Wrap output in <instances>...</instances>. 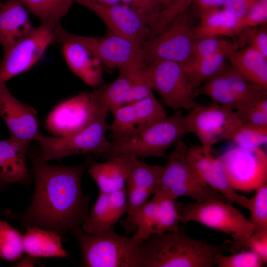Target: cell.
I'll return each instance as SVG.
<instances>
[{
    "mask_svg": "<svg viewBox=\"0 0 267 267\" xmlns=\"http://www.w3.org/2000/svg\"><path fill=\"white\" fill-rule=\"evenodd\" d=\"M98 2L106 5H115L121 3L120 0H100Z\"/></svg>",
    "mask_w": 267,
    "mask_h": 267,
    "instance_id": "51",
    "label": "cell"
},
{
    "mask_svg": "<svg viewBox=\"0 0 267 267\" xmlns=\"http://www.w3.org/2000/svg\"><path fill=\"white\" fill-rule=\"evenodd\" d=\"M237 48L236 44L227 39L216 37H204L196 40L189 60L220 53L229 55Z\"/></svg>",
    "mask_w": 267,
    "mask_h": 267,
    "instance_id": "36",
    "label": "cell"
},
{
    "mask_svg": "<svg viewBox=\"0 0 267 267\" xmlns=\"http://www.w3.org/2000/svg\"><path fill=\"white\" fill-rule=\"evenodd\" d=\"M187 134L185 115L182 110H176L173 115H167L134 134L109 141L106 149L100 156L106 159L161 158Z\"/></svg>",
    "mask_w": 267,
    "mask_h": 267,
    "instance_id": "3",
    "label": "cell"
},
{
    "mask_svg": "<svg viewBox=\"0 0 267 267\" xmlns=\"http://www.w3.org/2000/svg\"><path fill=\"white\" fill-rule=\"evenodd\" d=\"M143 64L119 70V74L115 80L91 92L102 108L112 113L126 104L135 74Z\"/></svg>",
    "mask_w": 267,
    "mask_h": 267,
    "instance_id": "26",
    "label": "cell"
},
{
    "mask_svg": "<svg viewBox=\"0 0 267 267\" xmlns=\"http://www.w3.org/2000/svg\"><path fill=\"white\" fill-rule=\"evenodd\" d=\"M225 0H193L192 3L198 16L207 12L219 9Z\"/></svg>",
    "mask_w": 267,
    "mask_h": 267,
    "instance_id": "49",
    "label": "cell"
},
{
    "mask_svg": "<svg viewBox=\"0 0 267 267\" xmlns=\"http://www.w3.org/2000/svg\"><path fill=\"white\" fill-rule=\"evenodd\" d=\"M80 248L82 265L85 267H137V246L133 236L114 229L100 235L85 232L81 226L70 231Z\"/></svg>",
    "mask_w": 267,
    "mask_h": 267,
    "instance_id": "5",
    "label": "cell"
},
{
    "mask_svg": "<svg viewBox=\"0 0 267 267\" xmlns=\"http://www.w3.org/2000/svg\"><path fill=\"white\" fill-rule=\"evenodd\" d=\"M131 8L141 16L151 30L162 10L160 0H134Z\"/></svg>",
    "mask_w": 267,
    "mask_h": 267,
    "instance_id": "43",
    "label": "cell"
},
{
    "mask_svg": "<svg viewBox=\"0 0 267 267\" xmlns=\"http://www.w3.org/2000/svg\"><path fill=\"white\" fill-rule=\"evenodd\" d=\"M248 250L256 253L264 264L267 263V228L256 230L246 242Z\"/></svg>",
    "mask_w": 267,
    "mask_h": 267,
    "instance_id": "46",
    "label": "cell"
},
{
    "mask_svg": "<svg viewBox=\"0 0 267 267\" xmlns=\"http://www.w3.org/2000/svg\"><path fill=\"white\" fill-rule=\"evenodd\" d=\"M126 189L128 209L126 218L121 221V225L125 232L128 234L135 231L136 215L152 194L145 189L134 186H126Z\"/></svg>",
    "mask_w": 267,
    "mask_h": 267,
    "instance_id": "35",
    "label": "cell"
},
{
    "mask_svg": "<svg viewBox=\"0 0 267 267\" xmlns=\"http://www.w3.org/2000/svg\"><path fill=\"white\" fill-rule=\"evenodd\" d=\"M198 92L235 111L267 96V89L248 82L230 67L202 85Z\"/></svg>",
    "mask_w": 267,
    "mask_h": 267,
    "instance_id": "13",
    "label": "cell"
},
{
    "mask_svg": "<svg viewBox=\"0 0 267 267\" xmlns=\"http://www.w3.org/2000/svg\"><path fill=\"white\" fill-rule=\"evenodd\" d=\"M61 45L63 57L73 73L89 86L95 87L101 84V63L86 47L72 41Z\"/></svg>",
    "mask_w": 267,
    "mask_h": 267,
    "instance_id": "22",
    "label": "cell"
},
{
    "mask_svg": "<svg viewBox=\"0 0 267 267\" xmlns=\"http://www.w3.org/2000/svg\"><path fill=\"white\" fill-rule=\"evenodd\" d=\"M102 163L92 162L87 171L96 183L99 192L110 194L126 188L130 170V158L115 157Z\"/></svg>",
    "mask_w": 267,
    "mask_h": 267,
    "instance_id": "23",
    "label": "cell"
},
{
    "mask_svg": "<svg viewBox=\"0 0 267 267\" xmlns=\"http://www.w3.org/2000/svg\"><path fill=\"white\" fill-rule=\"evenodd\" d=\"M42 23L56 26L68 12L74 0H20Z\"/></svg>",
    "mask_w": 267,
    "mask_h": 267,
    "instance_id": "30",
    "label": "cell"
},
{
    "mask_svg": "<svg viewBox=\"0 0 267 267\" xmlns=\"http://www.w3.org/2000/svg\"><path fill=\"white\" fill-rule=\"evenodd\" d=\"M154 193L158 197V214L153 234L178 229L180 221L176 204L177 199L160 191Z\"/></svg>",
    "mask_w": 267,
    "mask_h": 267,
    "instance_id": "32",
    "label": "cell"
},
{
    "mask_svg": "<svg viewBox=\"0 0 267 267\" xmlns=\"http://www.w3.org/2000/svg\"><path fill=\"white\" fill-rule=\"evenodd\" d=\"M29 144L12 137L0 140V181L28 185L32 177L26 164Z\"/></svg>",
    "mask_w": 267,
    "mask_h": 267,
    "instance_id": "21",
    "label": "cell"
},
{
    "mask_svg": "<svg viewBox=\"0 0 267 267\" xmlns=\"http://www.w3.org/2000/svg\"><path fill=\"white\" fill-rule=\"evenodd\" d=\"M264 265L261 258L250 250L237 252L229 256L222 254L215 261V265L219 267H261Z\"/></svg>",
    "mask_w": 267,
    "mask_h": 267,
    "instance_id": "40",
    "label": "cell"
},
{
    "mask_svg": "<svg viewBox=\"0 0 267 267\" xmlns=\"http://www.w3.org/2000/svg\"><path fill=\"white\" fill-rule=\"evenodd\" d=\"M249 45L267 57V30L266 25L251 33Z\"/></svg>",
    "mask_w": 267,
    "mask_h": 267,
    "instance_id": "48",
    "label": "cell"
},
{
    "mask_svg": "<svg viewBox=\"0 0 267 267\" xmlns=\"http://www.w3.org/2000/svg\"><path fill=\"white\" fill-rule=\"evenodd\" d=\"M23 235L5 221L0 219V258L14 262L24 253Z\"/></svg>",
    "mask_w": 267,
    "mask_h": 267,
    "instance_id": "33",
    "label": "cell"
},
{
    "mask_svg": "<svg viewBox=\"0 0 267 267\" xmlns=\"http://www.w3.org/2000/svg\"><path fill=\"white\" fill-rule=\"evenodd\" d=\"M148 64L152 71L153 90L166 105L176 111H189L199 105L196 101L198 93L182 64L157 61Z\"/></svg>",
    "mask_w": 267,
    "mask_h": 267,
    "instance_id": "12",
    "label": "cell"
},
{
    "mask_svg": "<svg viewBox=\"0 0 267 267\" xmlns=\"http://www.w3.org/2000/svg\"><path fill=\"white\" fill-rule=\"evenodd\" d=\"M35 28L20 0H5L0 4V44L4 52Z\"/></svg>",
    "mask_w": 267,
    "mask_h": 267,
    "instance_id": "20",
    "label": "cell"
},
{
    "mask_svg": "<svg viewBox=\"0 0 267 267\" xmlns=\"http://www.w3.org/2000/svg\"><path fill=\"white\" fill-rule=\"evenodd\" d=\"M231 140L241 147H261L267 142V128L243 125Z\"/></svg>",
    "mask_w": 267,
    "mask_h": 267,
    "instance_id": "39",
    "label": "cell"
},
{
    "mask_svg": "<svg viewBox=\"0 0 267 267\" xmlns=\"http://www.w3.org/2000/svg\"><path fill=\"white\" fill-rule=\"evenodd\" d=\"M180 222L200 223L230 234L232 241L228 251L232 253L248 250L246 242L256 230L255 226L231 202L218 200L177 204Z\"/></svg>",
    "mask_w": 267,
    "mask_h": 267,
    "instance_id": "4",
    "label": "cell"
},
{
    "mask_svg": "<svg viewBox=\"0 0 267 267\" xmlns=\"http://www.w3.org/2000/svg\"><path fill=\"white\" fill-rule=\"evenodd\" d=\"M153 90L151 67L143 63L135 74L126 104L145 98L152 94Z\"/></svg>",
    "mask_w": 267,
    "mask_h": 267,
    "instance_id": "37",
    "label": "cell"
},
{
    "mask_svg": "<svg viewBox=\"0 0 267 267\" xmlns=\"http://www.w3.org/2000/svg\"><path fill=\"white\" fill-rule=\"evenodd\" d=\"M194 26L186 11L142 46L143 62L170 61L183 64L190 58L196 41Z\"/></svg>",
    "mask_w": 267,
    "mask_h": 267,
    "instance_id": "9",
    "label": "cell"
},
{
    "mask_svg": "<svg viewBox=\"0 0 267 267\" xmlns=\"http://www.w3.org/2000/svg\"><path fill=\"white\" fill-rule=\"evenodd\" d=\"M187 148L182 139L174 145L163 167L156 191L164 192L176 199L181 196L188 197L197 202L209 200L230 202L197 178L186 159Z\"/></svg>",
    "mask_w": 267,
    "mask_h": 267,
    "instance_id": "7",
    "label": "cell"
},
{
    "mask_svg": "<svg viewBox=\"0 0 267 267\" xmlns=\"http://www.w3.org/2000/svg\"><path fill=\"white\" fill-rule=\"evenodd\" d=\"M97 15L110 31L143 46L152 36L151 30L132 8L121 3L106 5L94 0H74Z\"/></svg>",
    "mask_w": 267,
    "mask_h": 267,
    "instance_id": "16",
    "label": "cell"
},
{
    "mask_svg": "<svg viewBox=\"0 0 267 267\" xmlns=\"http://www.w3.org/2000/svg\"><path fill=\"white\" fill-rule=\"evenodd\" d=\"M231 243L227 240L216 245L196 240L180 227L152 234L137 244V267H212Z\"/></svg>",
    "mask_w": 267,
    "mask_h": 267,
    "instance_id": "2",
    "label": "cell"
},
{
    "mask_svg": "<svg viewBox=\"0 0 267 267\" xmlns=\"http://www.w3.org/2000/svg\"><path fill=\"white\" fill-rule=\"evenodd\" d=\"M26 229L22 236L23 249L26 254L38 259L68 258V254L62 244V235L37 226H28Z\"/></svg>",
    "mask_w": 267,
    "mask_h": 267,
    "instance_id": "24",
    "label": "cell"
},
{
    "mask_svg": "<svg viewBox=\"0 0 267 267\" xmlns=\"http://www.w3.org/2000/svg\"><path fill=\"white\" fill-rule=\"evenodd\" d=\"M35 188L28 207L19 213L4 211L22 226H37L63 235L81 226L89 211L90 196L82 189V179L93 162L88 158L74 166L49 164L38 154L31 156Z\"/></svg>",
    "mask_w": 267,
    "mask_h": 267,
    "instance_id": "1",
    "label": "cell"
},
{
    "mask_svg": "<svg viewBox=\"0 0 267 267\" xmlns=\"http://www.w3.org/2000/svg\"><path fill=\"white\" fill-rule=\"evenodd\" d=\"M108 113L96 102L91 92H83L61 103L49 114L46 125L56 136H65L83 129L98 115Z\"/></svg>",
    "mask_w": 267,
    "mask_h": 267,
    "instance_id": "15",
    "label": "cell"
},
{
    "mask_svg": "<svg viewBox=\"0 0 267 267\" xmlns=\"http://www.w3.org/2000/svg\"><path fill=\"white\" fill-rule=\"evenodd\" d=\"M108 124L112 139L134 134L167 116V112L153 93L142 99L125 104L112 113Z\"/></svg>",
    "mask_w": 267,
    "mask_h": 267,
    "instance_id": "17",
    "label": "cell"
},
{
    "mask_svg": "<svg viewBox=\"0 0 267 267\" xmlns=\"http://www.w3.org/2000/svg\"><path fill=\"white\" fill-rule=\"evenodd\" d=\"M267 2L258 0L249 9L241 20L244 29L266 25Z\"/></svg>",
    "mask_w": 267,
    "mask_h": 267,
    "instance_id": "44",
    "label": "cell"
},
{
    "mask_svg": "<svg viewBox=\"0 0 267 267\" xmlns=\"http://www.w3.org/2000/svg\"><path fill=\"white\" fill-rule=\"evenodd\" d=\"M199 17L200 21L194 28L196 39L208 37H233L244 30L241 20L222 9L207 12Z\"/></svg>",
    "mask_w": 267,
    "mask_h": 267,
    "instance_id": "27",
    "label": "cell"
},
{
    "mask_svg": "<svg viewBox=\"0 0 267 267\" xmlns=\"http://www.w3.org/2000/svg\"><path fill=\"white\" fill-rule=\"evenodd\" d=\"M187 160L197 178L203 183L218 191L230 202L247 210L249 199L239 194L229 182L219 157L205 151L201 145L188 147Z\"/></svg>",
    "mask_w": 267,
    "mask_h": 267,
    "instance_id": "18",
    "label": "cell"
},
{
    "mask_svg": "<svg viewBox=\"0 0 267 267\" xmlns=\"http://www.w3.org/2000/svg\"><path fill=\"white\" fill-rule=\"evenodd\" d=\"M121 0V4L130 7H132L134 4V0Z\"/></svg>",
    "mask_w": 267,
    "mask_h": 267,
    "instance_id": "53",
    "label": "cell"
},
{
    "mask_svg": "<svg viewBox=\"0 0 267 267\" xmlns=\"http://www.w3.org/2000/svg\"><path fill=\"white\" fill-rule=\"evenodd\" d=\"M175 0H160L162 7V10L168 7Z\"/></svg>",
    "mask_w": 267,
    "mask_h": 267,
    "instance_id": "52",
    "label": "cell"
},
{
    "mask_svg": "<svg viewBox=\"0 0 267 267\" xmlns=\"http://www.w3.org/2000/svg\"><path fill=\"white\" fill-rule=\"evenodd\" d=\"M263 2H267V0H260Z\"/></svg>",
    "mask_w": 267,
    "mask_h": 267,
    "instance_id": "55",
    "label": "cell"
},
{
    "mask_svg": "<svg viewBox=\"0 0 267 267\" xmlns=\"http://www.w3.org/2000/svg\"><path fill=\"white\" fill-rule=\"evenodd\" d=\"M229 54L220 53L191 59L182 64L189 79L197 91L199 88L225 67Z\"/></svg>",
    "mask_w": 267,
    "mask_h": 267,
    "instance_id": "28",
    "label": "cell"
},
{
    "mask_svg": "<svg viewBox=\"0 0 267 267\" xmlns=\"http://www.w3.org/2000/svg\"><path fill=\"white\" fill-rule=\"evenodd\" d=\"M188 111L185 115L188 133L196 136L207 152L219 141L231 139L243 125L234 110L216 102L199 104Z\"/></svg>",
    "mask_w": 267,
    "mask_h": 267,
    "instance_id": "10",
    "label": "cell"
},
{
    "mask_svg": "<svg viewBox=\"0 0 267 267\" xmlns=\"http://www.w3.org/2000/svg\"><path fill=\"white\" fill-rule=\"evenodd\" d=\"M56 26L42 23L4 52L0 61V84L27 71L41 59L47 47L53 44Z\"/></svg>",
    "mask_w": 267,
    "mask_h": 267,
    "instance_id": "14",
    "label": "cell"
},
{
    "mask_svg": "<svg viewBox=\"0 0 267 267\" xmlns=\"http://www.w3.org/2000/svg\"><path fill=\"white\" fill-rule=\"evenodd\" d=\"M109 197L111 222L114 225L127 211L128 202L126 188L109 194Z\"/></svg>",
    "mask_w": 267,
    "mask_h": 267,
    "instance_id": "45",
    "label": "cell"
},
{
    "mask_svg": "<svg viewBox=\"0 0 267 267\" xmlns=\"http://www.w3.org/2000/svg\"><path fill=\"white\" fill-rule=\"evenodd\" d=\"M107 114H100L86 127L71 134L48 136L39 134L35 139L40 147L38 155L45 161L79 154L100 156L109 142L106 137Z\"/></svg>",
    "mask_w": 267,
    "mask_h": 267,
    "instance_id": "8",
    "label": "cell"
},
{
    "mask_svg": "<svg viewBox=\"0 0 267 267\" xmlns=\"http://www.w3.org/2000/svg\"><path fill=\"white\" fill-rule=\"evenodd\" d=\"M250 217L249 221L257 230L267 228V183L255 190L254 196L249 199Z\"/></svg>",
    "mask_w": 267,
    "mask_h": 267,
    "instance_id": "38",
    "label": "cell"
},
{
    "mask_svg": "<svg viewBox=\"0 0 267 267\" xmlns=\"http://www.w3.org/2000/svg\"><path fill=\"white\" fill-rule=\"evenodd\" d=\"M258 0H225L222 9L241 21L251 7Z\"/></svg>",
    "mask_w": 267,
    "mask_h": 267,
    "instance_id": "47",
    "label": "cell"
},
{
    "mask_svg": "<svg viewBox=\"0 0 267 267\" xmlns=\"http://www.w3.org/2000/svg\"><path fill=\"white\" fill-rule=\"evenodd\" d=\"M158 214V197L156 193L137 213L135 218L136 229L132 235L139 243L154 233Z\"/></svg>",
    "mask_w": 267,
    "mask_h": 267,
    "instance_id": "34",
    "label": "cell"
},
{
    "mask_svg": "<svg viewBox=\"0 0 267 267\" xmlns=\"http://www.w3.org/2000/svg\"><path fill=\"white\" fill-rule=\"evenodd\" d=\"M219 158L229 182L236 191L255 190L267 183V155L261 147L237 146Z\"/></svg>",
    "mask_w": 267,
    "mask_h": 267,
    "instance_id": "11",
    "label": "cell"
},
{
    "mask_svg": "<svg viewBox=\"0 0 267 267\" xmlns=\"http://www.w3.org/2000/svg\"><path fill=\"white\" fill-rule=\"evenodd\" d=\"M264 97L245 108L234 111L243 125L267 128V106L262 99Z\"/></svg>",
    "mask_w": 267,
    "mask_h": 267,
    "instance_id": "41",
    "label": "cell"
},
{
    "mask_svg": "<svg viewBox=\"0 0 267 267\" xmlns=\"http://www.w3.org/2000/svg\"><path fill=\"white\" fill-rule=\"evenodd\" d=\"M38 263V258L27 254L21 261L17 264L16 267H32Z\"/></svg>",
    "mask_w": 267,
    "mask_h": 267,
    "instance_id": "50",
    "label": "cell"
},
{
    "mask_svg": "<svg viewBox=\"0 0 267 267\" xmlns=\"http://www.w3.org/2000/svg\"><path fill=\"white\" fill-rule=\"evenodd\" d=\"M230 67L248 82L267 89V57L250 45L229 54Z\"/></svg>",
    "mask_w": 267,
    "mask_h": 267,
    "instance_id": "25",
    "label": "cell"
},
{
    "mask_svg": "<svg viewBox=\"0 0 267 267\" xmlns=\"http://www.w3.org/2000/svg\"><path fill=\"white\" fill-rule=\"evenodd\" d=\"M81 228L86 233L92 235H100L114 229L111 222L108 194L99 192Z\"/></svg>",
    "mask_w": 267,
    "mask_h": 267,
    "instance_id": "31",
    "label": "cell"
},
{
    "mask_svg": "<svg viewBox=\"0 0 267 267\" xmlns=\"http://www.w3.org/2000/svg\"><path fill=\"white\" fill-rule=\"evenodd\" d=\"M75 42L86 47L106 67L119 70L143 63L142 46L123 36L110 32L105 37L76 35L63 29L60 23L53 31V44Z\"/></svg>",
    "mask_w": 267,
    "mask_h": 267,
    "instance_id": "6",
    "label": "cell"
},
{
    "mask_svg": "<svg viewBox=\"0 0 267 267\" xmlns=\"http://www.w3.org/2000/svg\"><path fill=\"white\" fill-rule=\"evenodd\" d=\"M193 0H175L165 9L162 10L152 28L155 34L164 30L178 15L187 11Z\"/></svg>",
    "mask_w": 267,
    "mask_h": 267,
    "instance_id": "42",
    "label": "cell"
},
{
    "mask_svg": "<svg viewBox=\"0 0 267 267\" xmlns=\"http://www.w3.org/2000/svg\"><path fill=\"white\" fill-rule=\"evenodd\" d=\"M8 184L0 181V191L4 189Z\"/></svg>",
    "mask_w": 267,
    "mask_h": 267,
    "instance_id": "54",
    "label": "cell"
},
{
    "mask_svg": "<svg viewBox=\"0 0 267 267\" xmlns=\"http://www.w3.org/2000/svg\"><path fill=\"white\" fill-rule=\"evenodd\" d=\"M5 83L0 84V117L7 127L10 136L30 144L40 134L37 113L16 98Z\"/></svg>",
    "mask_w": 267,
    "mask_h": 267,
    "instance_id": "19",
    "label": "cell"
},
{
    "mask_svg": "<svg viewBox=\"0 0 267 267\" xmlns=\"http://www.w3.org/2000/svg\"><path fill=\"white\" fill-rule=\"evenodd\" d=\"M5 0H0V4L1 2H2L3 1H4Z\"/></svg>",
    "mask_w": 267,
    "mask_h": 267,
    "instance_id": "56",
    "label": "cell"
},
{
    "mask_svg": "<svg viewBox=\"0 0 267 267\" xmlns=\"http://www.w3.org/2000/svg\"><path fill=\"white\" fill-rule=\"evenodd\" d=\"M130 160L126 187L144 189L153 194L158 189L163 166L148 165L134 157H130Z\"/></svg>",
    "mask_w": 267,
    "mask_h": 267,
    "instance_id": "29",
    "label": "cell"
}]
</instances>
